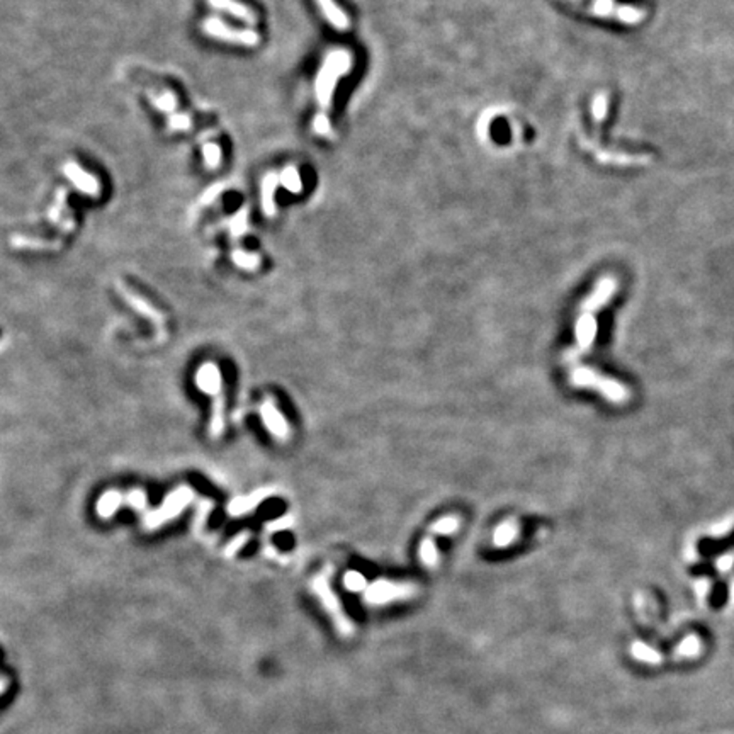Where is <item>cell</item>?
Returning <instances> with one entry per match:
<instances>
[{
    "instance_id": "6da1fadb",
    "label": "cell",
    "mask_w": 734,
    "mask_h": 734,
    "mask_svg": "<svg viewBox=\"0 0 734 734\" xmlns=\"http://www.w3.org/2000/svg\"><path fill=\"white\" fill-rule=\"evenodd\" d=\"M352 70V55L347 50H333L325 56L315 80V96L321 113H328L338 80Z\"/></svg>"
},
{
    "instance_id": "7a4b0ae2",
    "label": "cell",
    "mask_w": 734,
    "mask_h": 734,
    "mask_svg": "<svg viewBox=\"0 0 734 734\" xmlns=\"http://www.w3.org/2000/svg\"><path fill=\"white\" fill-rule=\"evenodd\" d=\"M570 383L576 388L595 389L605 398L607 401L615 405H624L630 400V391L628 386L615 381V379L603 376L588 366H578L570 373Z\"/></svg>"
},
{
    "instance_id": "3957f363",
    "label": "cell",
    "mask_w": 734,
    "mask_h": 734,
    "mask_svg": "<svg viewBox=\"0 0 734 734\" xmlns=\"http://www.w3.org/2000/svg\"><path fill=\"white\" fill-rule=\"evenodd\" d=\"M418 593V586L408 581L378 580L366 588V602L373 605H386L398 600H410Z\"/></svg>"
},
{
    "instance_id": "277c9868",
    "label": "cell",
    "mask_w": 734,
    "mask_h": 734,
    "mask_svg": "<svg viewBox=\"0 0 734 734\" xmlns=\"http://www.w3.org/2000/svg\"><path fill=\"white\" fill-rule=\"evenodd\" d=\"M570 2L578 4L581 9L592 12L595 16L624 22V24H638L644 19V12L641 9L624 6L617 0H570Z\"/></svg>"
},
{
    "instance_id": "5b68a950",
    "label": "cell",
    "mask_w": 734,
    "mask_h": 734,
    "mask_svg": "<svg viewBox=\"0 0 734 734\" xmlns=\"http://www.w3.org/2000/svg\"><path fill=\"white\" fill-rule=\"evenodd\" d=\"M330 575H332L330 568L328 570H323V573H320V575L311 581V588L313 592L320 597V600L323 602L326 610L332 614L335 622H337V628L340 629V633L351 634L353 630V625L352 622L348 620V617L343 614V608L340 605L337 595L333 593L332 586H330Z\"/></svg>"
},
{
    "instance_id": "8992f818",
    "label": "cell",
    "mask_w": 734,
    "mask_h": 734,
    "mask_svg": "<svg viewBox=\"0 0 734 734\" xmlns=\"http://www.w3.org/2000/svg\"><path fill=\"white\" fill-rule=\"evenodd\" d=\"M192 496H194L192 490L186 486L172 491V493L165 498L162 507L154 510V512H150L149 516L145 517V522H143L145 529L154 531V529H156V527L164 526V523L172 521L174 517H177L179 513H181L182 510L187 507V503L192 500Z\"/></svg>"
},
{
    "instance_id": "52a82bcc",
    "label": "cell",
    "mask_w": 734,
    "mask_h": 734,
    "mask_svg": "<svg viewBox=\"0 0 734 734\" xmlns=\"http://www.w3.org/2000/svg\"><path fill=\"white\" fill-rule=\"evenodd\" d=\"M201 29H203L204 34L211 36L214 39H223L226 43L241 44V46L252 48L261 43V36L255 31L231 28V26H228L226 22L218 19V17H208V19L201 22Z\"/></svg>"
},
{
    "instance_id": "ba28073f",
    "label": "cell",
    "mask_w": 734,
    "mask_h": 734,
    "mask_svg": "<svg viewBox=\"0 0 734 734\" xmlns=\"http://www.w3.org/2000/svg\"><path fill=\"white\" fill-rule=\"evenodd\" d=\"M597 330L598 326L597 320H595V313L580 310V316L575 325L576 348L566 353L568 359H576L578 356H583V353L588 352L593 347L595 338H597Z\"/></svg>"
},
{
    "instance_id": "9c48e42d",
    "label": "cell",
    "mask_w": 734,
    "mask_h": 734,
    "mask_svg": "<svg viewBox=\"0 0 734 734\" xmlns=\"http://www.w3.org/2000/svg\"><path fill=\"white\" fill-rule=\"evenodd\" d=\"M118 291H119L121 296L126 299V303L129 304V306L134 308V310L140 313V315L154 321L160 332L165 330V321H167V318H165L162 311L156 310L154 304H151L150 301H146L145 298H141L138 293H134V291L129 288L128 284L121 283V281H118Z\"/></svg>"
},
{
    "instance_id": "30bf717a",
    "label": "cell",
    "mask_w": 734,
    "mask_h": 734,
    "mask_svg": "<svg viewBox=\"0 0 734 734\" xmlns=\"http://www.w3.org/2000/svg\"><path fill=\"white\" fill-rule=\"evenodd\" d=\"M64 174L80 192H84V194L91 196V198H99L101 196L99 181L94 176H91L89 172H85V170L82 167H79L75 162H66L64 165Z\"/></svg>"
},
{
    "instance_id": "8fae6325",
    "label": "cell",
    "mask_w": 734,
    "mask_h": 734,
    "mask_svg": "<svg viewBox=\"0 0 734 734\" xmlns=\"http://www.w3.org/2000/svg\"><path fill=\"white\" fill-rule=\"evenodd\" d=\"M261 415L263 420V425L267 427V431L272 433L279 441H289L291 431L288 420L283 417L279 410H277L276 403L272 400H266L261 406Z\"/></svg>"
},
{
    "instance_id": "7c38bea8",
    "label": "cell",
    "mask_w": 734,
    "mask_h": 734,
    "mask_svg": "<svg viewBox=\"0 0 734 734\" xmlns=\"http://www.w3.org/2000/svg\"><path fill=\"white\" fill-rule=\"evenodd\" d=\"M196 384L203 393H208L211 396H218L223 393V379L221 373L213 362H206L199 367L196 374Z\"/></svg>"
},
{
    "instance_id": "4fadbf2b",
    "label": "cell",
    "mask_w": 734,
    "mask_h": 734,
    "mask_svg": "<svg viewBox=\"0 0 734 734\" xmlns=\"http://www.w3.org/2000/svg\"><path fill=\"white\" fill-rule=\"evenodd\" d=\"M209 4H211L214 9H218V11H225L230 16L247 22L250 26H255L258 21L257 14H255L252 9L245 6V4L236 2V0H209Z\"/></svg>"
},
{
    "instance_id": "5bb4252c",
    "label": "cell",
    "mask_w": 734,
    "mask_h": 734,
    "mask_svg": "<svg viewBox=\"0 0 734 734\" xmlns=\"http://www.w3.org/2000/svg\"><path fill=\"white\" fill-rule=\"evenodd\" d=\"M274 493V490L272 488H263V490H258L255 491L253 495L247 496V498H236L233 501H230V505H228V512L231 513V516H241V513H247V512H252V510L257 507L258 503L263 498H267L268 495Z\"/></svg>"
},
{
    "instance_id": "9a60e30c",
    "label": "cell",
    "mask_w": 734,
    "mask_h": 734,
    "mask_svg": "<svg viewBox=\"0 0 734 734\" xmlns=\"http://www.w3.org/2000/svg\"><path fill=\"white\" fill-rule=\"evenodd\" d=\"M518 534H521V526H518L516 518H508V521L501 522L493 532L495 548H508L517 539Z\"/></svg>"
},
{
    "instance_id": "2e32d148",
    "label": "cell",
    "mask_w": 734,
    "mask_h": 734,
    "mask_svg": "<svg viewBox=\"0 0 734 734\" xmlns=\"http://www.w3.org/2000/svg\"><path fill=\"white\" fill-rule=\"evenodd\" d=\"M316 2L318 6H320L321 12H323V16L326 17V21H328L335 29L346 31L348 28V17L333 0H316Z\"/></svg>"
},
{
    "instance_id": "e0dca14e",
    "label": "cell",
    "mask_w": 734,
    "mask_h": 734,
    "mask_svg": "<svg viewBox=\"0 0 734 734\" xmlns=\"http://www.w3.org/2000/svg\"><path fill=\"white\" fill-rule=\"evenodd\" d=\"M277 184H279V177H277L276 174H267L266 179L262 181L261 203H262V211L266 213L267 216H274V213H276L274 198H276Z\"/></svg>"
},
{
    "instance_id": "ac0fdd59",
    "label": "cell",
    "mask_w": 734,
    "mask_h": 734,
    "mask_svg": "<svg viewBox=\"0 0 734 734\" xmlns=\"http://www.w3.org/2000/svg\"><path fill=\"white\" fill-rule=\"evenodd\" d=\"M149 101L156 107V109L160 111V113H167L170 116L177 113L179 99H177L176 94H174L172 91H169V89H164V91H159V92L150 91Z\"/></svg>"
},
{
    "instance_id": "d6986e66",
    "label": "cell",
    "mask_w": 734,
    "mask_h": 734,
    "mask_svg": "<svg viewBox=\"0 0 734 734\" xmlns=\"http://www.w3.org/2000/svg\"><path fill=\"white\" fill-rule=\"evenodd\" d=\"M223 431H225V396H223V393H221V395L214 396L209 432H211L213 438H218V437H221Z\"/></svg>"
},
{
    "instance_id": "ffe728a7",
    "label": "cell",
    "mask_w": 734,
    "mask_h": 734,
    "mask_svg": "<svg viewBox=\"0 0 734 734\" xmlns=\"http://www.w3.org/2000/svg\"><path fill=\"white\" fill-rule=\"evenodd\" d=\"M121 505H123V495L119 491L111 490L101 496V500L97 501V512L102 518H109L114 516V512L118 510Z\"/></svg>"
},
{
    "instance_id": "44dd1931",
    "label": "cell",
    "mask_w": 734,
    "mask_h": 734,
    "mask_svg": "<svg viewBox=\"0 0 734 734\" xmlns=\"http://www.w3.org/2000/svg\"><path fill=\"white\" fill-rule=\"evenodd\" d=\"M630 655H633L634 660L643 661V663L650 665H658L661 661V655L656 650H653L651 646L644 644L641 641H635L630 646Z\"/></svg>"
},
{
    "instance_id": "7402d4cb",
    "label": "cell",
    "mask_w": 734,
    "mask_h": 734,
    "mask_svg": "<svg viewBox=\"0 0 734 734\" xmlns=\"http://www.w3.org/2000/svg\"><path fill=\"white\" fill-rule=\"evenodd\" d=\"M418 556H420V563H422L423 566L436 568L438 565V550H437V546H436V543H433L432 537H427V539H423L422 543H420Z\"/></svg>"
},
{
    "instance_id": "603a6c76",
    "label": "cell",
    "mask_w": 734,
    "mask_h": 734,
    "mask_svg": "<svg viewBox=\"0 0 734 734\" xmlns=\"http://www.w3.org/2000/svg\"><path fill=\"white\" fill-rule=\"evenodd\" d=\"M231 261H233L235 266H238L240 268H245V271H257L262 263L261 255L245 252V250H240V248H236L231 252Z\"/></svg>"
},
{
    "instance_id": "cb8c5ba5",
    "label": "cell",
    "mask_w": 734,
    "mask_h": 734,
    "mask_svg": "<svg viewBox=\"0 0 734 734\" xmlns=\"http://www.w3.org/2000/svg\"><path fill=\"white\" fill-rule=\"evenodd\" d=\"M279 184L289 192H293V194H299L303 191L301 176H299L296 167H286L279 176Z\"/></svg>"
},
{
    "instance_id": "d4e9b609",
    "label": "cell",
    "mask_w": 734,
    "mask_h": 734,
    "mask_svg": "<svg viewBox=\"0 0 734 734\" xmlns=\"http://www.w3.org/2000/svg\"><path fill=\"white\" fill-rule=\"evenodd\" d=\"M459 523L461 522L458 517L447 516V517H442L441 521L433 522L431 526V529H428V532H431V536H449V534H454V532H458Z\"/></svg>"
},
{
    "instance_id": "484cf974",
    "label": "cell",
    "mask_w": 734,
    "mask_h": 734,
    "mask_svg": "<svg viewBox=\"0 0 734 734\" xmlns=\"http://www.w3.org/2000/svg\"><path fill=\"white\" fill-rule=\"evenodd\" d=\"M203 159L208 169H218L221 164V149L218 143H206L203 145Z\"/></svg>"
},
{
    "instance_id": "4316f807",
    "label": "cell",
    "mask_w": 734,
    "mask_h": 734,
    "mask_svg": "<svg viewBox=\"0 0 734 734\" xmlns=\"http://www.w3.org/2000/svg\"><path fill=\"white\" fill-rule=\"evenodd\" d=\"M12 243L16 245V247H22V248H56L58 241H44V240H34V238H29V236H14L12 238Z\"/></svg>"
},
{
    "instance_id": "83f0119b",
    "label": "cell",
    "mask_w": 734,
    "mask_h": 734,
    "mask_svg": "<svg viewBox=\"0 0 734 734\" xmlns=\"http://www.w3.org/2000/svg\"><path fill=\"white\" fill-rule=\"evenodd\" d=\"M700 651V641L695 635H688L685 641L677 648V656L680 658H692Z\"/></svg>"
},
{
    "instance_id": "f1b7e54d",
    "label": "cell",
    "mask_w": 734,
    "mask_h": 734,
    "mask_svg": "<svg viewBox=\"0 0 734 734\" xmlns=\"http://www.w3.org/2000/svg\"><path fill=\"white\" fill-rule=\"evenodd\" d=\"M169 126L174 129V131H189L192 128V119L189 114L186 113H176L169 116Z\"/></svg>"
},
{
    "instance_id": "f546056e",
    "label": "cell",
    "mask_w": 734,
    "mask_h": 734,
    "mask_svg": "<svg viewBox=\"0 0 734 734\" xmlns=\"http://www.w3.org/2000/svg\"><path fill=\"white\" fill-rule=\"evenodd\" d=\"M313 131L320 136H332V124H330L328 114L318 113L313 119Z\"/></svg>"
},
{
    "instance_id": "4dcf8cb0",
    "label": "cell",
    "mask_w": 734,
    "mask_h": 734,
    "mask_svg": "<svg viewBox=\"0 0 734 734\" xmlns=\"http://www.w3.org/2000/svg\"><path fill=\"white\" fill-rule=\"evenodd\" d=\"M343 583H346L347 590L351 592H361V590L366 588V578L357 571H348L343 578Z\"/></svg>"
},
{
    "instance_id": "1f68e13d",
    "label": "cell",
    "mask_w": 734,
    "mask_h": 734,
    "mask_svg": "<svg viewBox=\"0 0 734 734\" xmlns=\"http://www.w3.org/2000/svg\"><path fill=\"white\" fill-rule=\"evenodd\" d=\"M248 539H250V534H248V532H241V534L236 536L235 539L231 541L230 544H228V548H226V550H225L226 556H228V558L235 556V554L238 553V550H240L241 548H243L245 544H247V541H248Z\"/></svg>"
},
{
    "instance_id": "d6a6232c",
    "label": "cell",
    "mask_w": 734,
    "mask_h": 734,
    "mask_svg": "<svg viewBox=\"0 0 734 734\" xmlns=\"http://www.w3.org/2000/svg\"><path fill=\"white\" fill-rule=\"evenodd\" d=\"M245 228H247V211H241L231 219L230 230L233 235H241L245 231Z\"/></svg>"
},
{
    "instance_id": "836d02e7",
    "label": "cell",
    "mask_w": 734,
    "mask_h": 734,
    "mask_svg": "<svg viewBox=\"0 0 734 734\" xmlns=\"http://www.w3.org/2000/svg\"><path fill=\"white\" fill-rule=\"evenodd\" d=\"M126 500L133 508L141 510L146 503V495H145V491H141V490H133L131 493L126 496Z\"/></svg>"
},
{
    "instance_id": "e575fe53",
    "label": "cell",
    "mask_w": 734,
    "mask_h": 734,
    "mask_svg": "<svg viewBox=\"0 0 734 734\" xmlns=\"http://www.w3.org/2000/svg\"><path fill=\"white\" fill-rule=\"evenodd\" d=\"M64 208H65V192L60 191V192H58V196H56V203H55V206H53V209L50 211V221L51 223L58 221V216H60V211Z\"/></svg>"
},
{
    "instance_id": "d590c367",
    "label": "cell",
    "mask_w": 734,
    "mask_h": 734,
    "mask_svg": "<svg viewBox=\"0 0 734 734\" xmlns=\"http://www.w3.org/2000/svg\"><path fill=\"white\" fill-rule=\"evenodd\" d=\"M291 523H293V518H291V517H288V518L283 517V518H279V521H276V522H272V523H267L266 527H267L268 532H276V531H284L286 527L291 526Z\"/></svg>"
}]
</instances>
